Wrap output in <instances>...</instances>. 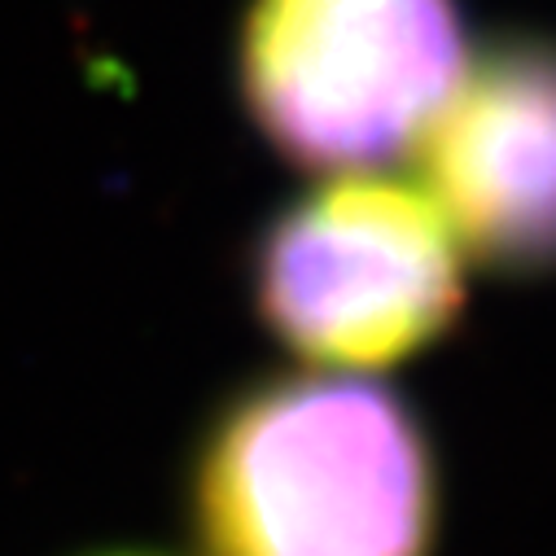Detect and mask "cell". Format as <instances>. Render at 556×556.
Returning <instances> with one entry per match:
<instances>
[{
    "label": "cell",
    "mask_w": 556,
    "mask_h": 556,
    "mask_svg": "<svg viewBox=\"0 0 556 556\" xmlns=\"http://www.w3.org/2000/svg\"><path fill=\"white\" fill-rule=\"evenodd\" d=\"M460 250L426 189L346 172L281 211L254 250L267 329L329 368H386L460 312Z\"/></svg>",
    "instance_id": "2"
},
{
    "label": "cell",
    "mask_w": 556,
    "mask_h": 556,
    "mask_svg": "<svg viewBox=\"0 0 556 556\" xmlns=\"http://www.w3.org/2000/svg\"><path fill=\"white\" fill-rule=\"evenodd\" d=\"M193 521L202 556H430L434 452L377 381H267L211 426Z\"/></svg>",
    "instance_id": "1"
},
{
    "label": "cell",
    "mask_w": 556,
    "mask_h": 556,
    "mask_svg": "<svg viewBox=\"0 0 556 556\" xmlns=\"http://www.w3.org/2000/svg\"><path fill=\"white\" fill-rule=\"evenodd\" d=\"M416 146L456 245L504 271L556 267V45L486 49Z\"/></svg>",
    "instance_id": "4"
},
{
    "label": "cell",
    "mask_w": 556,
    "mask_h": 556,
    "mask_svg": "<svg viewBox=\"0 0 556 556\" xmlns=\"http://www.w3.org/2000/svg\"><path fill=\"white\" fill-rule=\"evenodd\" d=\"M465 71L456 0H254L241 88L267 141L320 172L390 163Z\"/></svg>",
    "instance_id": "3"
}]
</instances>
